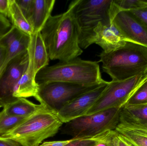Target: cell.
I'll use <instances>...</instances> for the list:
<instances>
[{"mask_svg":"<svg viewBox=\"0 0 147 146\" xmlns=\"http://www.w3.org/2000/svg\"><path fill=\"white\" fill-rule=\"evenodd\" d=\"M75 0L64 13L51 15L40 31L51 60L71 61L83 51L80 46V31L74 12Z\"/></svg>","mask_w":147,"mask_h":146,"instance_id":"cell-1","label":"cell"},{"mask_svg":"<svg viewBox=\"0 0 147 146\" xmlns=\"http://www.w3.org/2000/svg\"><path fill=\"white\" fill-rule=\"evenodd\" d=\"M98 56L103 70L113 81L147 74V48L143 45L127 42L118 49L108 53L102 51Z\"/></svg>","mask_w":147,"mask_h":146,"instance_id":"cell-2","label":"cell"},{"mask_svg":"<svg viewBox=\"0 0 147 146\" xmlns=\"http://www.w3.org/2000/svg\"><path fill=\"white\" fill-rule=\"evenodd\" d=\"M35 80L38 85L59 81L86 86L97 85L106 81L102 78L98 62L78 57L44 68L36 75Z\"/></svg>","mask_w":147,"mask_h":146,"instance_id":"cell-3","label":"cell"},{"mask_svg":"<svg viewBox=\"0 0 147 146\" xmlns=\"http://www.w3.org/2000/svg\"><path fill=\"white\" fill-rule=\"evenodd\" d=\"M40 104L35 113L2 137L10 138L22 146H40L45 140L55 136L63 123L57 111Z\"/></svg>","mask_w":147,"mask_h":146,"instance_id":"cell-4","label":"cell"},{"mask_svg":"<svg viewBox=\"0 0 147 146\" xmlns=\"http://www.w3.org/2000/svg\"><path fill=\"white\" fill-rule=\"evenodd\" d=\"M122 108L108 109L74 119L61 128V133L74 139H87L107 130H115Z\"/></svg>","mask_w":147,"mask_h":146,"instance_id":"cell-5","label":"cell"},{"mask_svg":"<svg viewBox=\"0 0 147 146\" xmlns=\"http://www.w3.org/2000/svg\"><path fill=\"white\" fill-rule=\"evenodd\" d=\"M112 0H75L74 15L80 31V46L86 49L93 31L100 22L112 23L111 5Z\"/></svg>","mask_w":147,"mask_h":146,"instance_id":"cell-6","label":"cell"},{"mask_svg":"<svg viewBox=\"0 0 147 146\" xmlns=\"http://www.w3.org/2000/svg\"><path fill=\"white\" fill-rule=\"evenodd\" d=\"M147 81V74L125 80L109 81L102 93L86 115L112 108L123 107Z\"/></svg>","mask_w":147,"mask_h":146,"instance_id":"cell-7","label":"cell"},{"mask_svg":"<svg viewBox=\"0 0 147 146\" xmlns=\"http://www.w3.org/2000/svg\"><path fill=\"white\" fill-rule=\"evenodd\" d=\"M100 85L86 86L59 81L40 84L34 98L40 103L57 112L80 95Z\"/></svg>","mask_w":147,"mask_h":146,"instance_id":"cell-8","label":"cell"},{"mask_svg":"<svg viewBox=\"0 0 147 146\" xmlns=\"http://www.w3.org/2000/svg\"><path fill=\"white\" fill-rule=\"evenodd\" d=\"M28 51L21 54L7 65L0 75V108L14 101L15 89L27 68Z\"/></svg>","mask_w":147,"mask_h":146,"instance_id":"cell-9","label":"cell"},{"mask_svg":"<svg viewBox=\"0 0 147 146\" xmlns=\"http://www.w3.org/2000/svg\"><path fill=\"white\" fill-rule=\"evenodd\" d=\"M109 81L86 92L71 100L59 110L57 113L63 123L85 115L102 93Z\"/></svg>","mask_w":147,"mask_h":146,"instance_id":"cell-10","label":"cell"},{"mask_svg":"<svg viewBox=\"0 0 147 146\" xmlns=\"http://www.w3.org/2000/svg\"><path fill=\"white\" fill-rule=\"evenodd\" d=\"M112 21L127 42L147 48V29L130 12H118Z\"/></svg>","mask_w":147,"mask_h":146,"instance_id":"cell-11","label":"cell"},{"mask_svg":"<svg viewBox=\"0 0 147 146\" xmlns=\"http://www.w3.org/2000/svg\"><path fill=\"white\" fill-rule=\"evenodd\" d=\"M127 42L113 22H100L94 30L89 45L96 44L102 49L103 52L108 53L123 47Z\"/></svg>","mask_w":147,"mask_h":146,"instance_id":"cell-12","label":"cell"},{"mask_svg":"<svg viewBox=\"0 0 147 146\" xmlns=\"http://www.w3.org/2000/svg\"><path fill=\"white\" fill-rule=\"evenodd\" d=\"M31 36L25 34L14 27L0 38V44L5 46L6 55L0 69V75L9 63L21 54L28 51Z\"/></svg>","mask_w":147,"mask_h":146,"instance_id":"cell-13","label":"cell"},{"mask_svg":"<svg viewBox=\"0 0 147 146\" xmlns=\"http://www.w3.org/2000/svg\"><path fill=\"white\" fill-rule=\"evenodd\" d=\"M119 123L147 133V104L124 105L120 112Z\"/></svg>","mask_w":147,"mask_h":146,"instance_id":"cell-14","label":"cell"},{"mask_svg":"<svg viewBox=\"0 0 147 146\" xmlns=\"http://www.w3.org/2000/svg\"><path fill=\"white\" fill-rule=\"evenodd\" d=\"M55 0H34L29 22L33 28L34 34L39 32L51 15Z\"/></svg>","mask_w":147,"mask_h":146,"instance_id":"cell-15","label":"cell"},{"mask_svg":"<svg viewBox=\"0 0 147 146\" xmlns=\"http://www.w3.org/2000/svg\"><path fill=\"white\" fill-rule=\"evenodd\" d=\"M28 50L32 56L36 74L42 69L48 66L50 59L40 32L31 36Z\"/></svg>","mask_w":147,"mask_h":146,"instance_id":"cell-16","label":"cell"},{"mask_svg":"<svg viewBox=\"0 0 147 146\" xmlns=\"http://www.w3.org/2000/svg\"><path fill=\"white\" fill-rule=\"evenodd\" d=\"M40 106L25 98H18L3 106L2 110L7 115L19 117H29L35 113Z\"/></svg>","mask_w":147,"mask_h":146,"instance_id":"cell-17","label":"cell"},{"mask_svg":"<svg viewBox=\"0 0 147 146\" xmlns=\"http://www.w3.org/2000/svg\"><path fill=\"white\" fill-rule=\"evenodd\" d=\"M8 18L13 26L29 36L34 34L31 23L22 12L16 0H9Z\"/></svg>","mask_w":147,"mask_h":146,"instance_id":"cell-18","label":"cell"},{"mask_svg":"<svg viewBox=\"0 0 147 146\" xmlns=\"http://www.w3.org/2000/svg\"><path fill=\"white\" fill-rule=\"evenodd\" d=\"M115 131L121 135L129 146H147V133L118 123Z\"/></svg>","mask_w":147,"mask_h":146,"instance_id":"cell-19","label":"cell"},{"mask_svg":"<svg viewBox=\"0 0 147 146\" xmlns=\"http://www.w3.org/2000/svg\"><path fill=\"white\" fill-rule=\"evenodd\" d=\"M147 7V1L144 0H112L110 7L111 16L114 18L121 11H130Z\"/></svg>","mask_w":147,"mask_h":146,"instance_id":"cell-20","label":"cell"},{"mask_svg":"<svg viewBox=\"0 0 147 146\" xmlns=\"http://www.w3.org/2000/svg\"><path fill=\"white\" fill-rule=\"evenodd\" d=\"M26 118L8 115L2 110L0 112V136H3L15 128Z\"/></svg>","mask_w":147,"mask_h":146,"instance_id":"cell-21","label":"cell"},{"mask_svg":"<svg viewBox=\"0 0 147 146\" xmlns=\"http://www.w3.org/2000/svg\"><path fill=\"white\" fill-rule=\"evenodd\" d=\"M115 130H107L96 135L95 142L91 146H115Z\"/></svg>","mask_w":147,"mask_h":146,"instance_id":"cell-22","label":"cell"},{"mask_svg":"<svg viewBox=\"0 0 147 146\" xmlns=\"http://www.w3.org/2000/svg\"><path fill=\"white\" fill-rule=\"evenodd\" d=\"M147 104V81L131 97L125 105H141Z\"/></svg>","mask_w":147,"mask_h":146,"instance_id":"cell-23","label":"cell"},{"mask_svg":"<svg viewBox=\"0 0 147 146\" xmlns=\"http://www.w3.org/2000/svg\"><path fill=\"white\" fill-rule=\"evenodd\" d=\"M16 1L25 17L29 21L32 12L34 0H16Z\"/></svg>","mask_w":147,"mask_h":146,"instance_id":"cell-24","label":"cell"},{"mask_svg":"<svg viewBox=\"0 0 147 146\" xmlns=\"http://www.w3.org/2000/svg\"><path fill=\"white\" fill-rule=\"evenodd\" d=\"M129 12L147 29V7Z\"/></svg>","mask_w":147,"mask_h":146,"instance_id":"cell-25","label":"cell"},{"mask_svg":"<svg viewBox=\"0 0 147 146\" xmlns=\"http://www.w3.org/2000/svg\"><path fill=\"white\" fill-rule=\"evenodd\" d=\"M13 25L8 18L0 14V38L8 32Z\"/></svg>","mask_w":147,"mask_h":146,"instance_id":"cell-26","label":"cell"},{"mask_svg":"<svg viewBox=\"0 0 147 146\" xmlns=\"http://www.w3.org/2000/svg\"><path fill=\"white\" fill-rule=\"evenodd\" d=\"M95 136L87 139L72 138L71 141L64 146H91L95 142Z\"/></svg>","mask_w":147,"mask_h":146,"instance_id":"cell-27","label":"cell"},{"mask_svg":"<svg viewBox=\"0 0 147 146\" xmlns=\"http://www.w3.org/2000/svg\"><path fill=\"white\" fill-rule=\"evenodd\" d=\"M9 0H0V14L9 17Z\"/></svg>","mask_w":147,"mask_h":146,"instance_id":"cell-28","label":"cell"},{"mask_svg":"<svg viewBox=\"0 0 147 146\" xmlns=\"http://www.w3.org/2000/svg\"><path fill=\"white\" fill-rule=\"evenodd\" d=\"M0 146H22L18 142L8 137L0 136Z\"/></svg>","mask_w":147,"mask_h":146,"instance_id":"cell-29","label":"cell"},{"mask_svg":"<svg viewBox=\"0 0 147 146\" xmlns=\"http://www.w3.org/2000/svg\"><path fill=\"white\" fill-rule=\"evenodd\" d=\"M72 140L58 141H45L42 143L40 146H64L69 144Z\"/></svg>","mask_w":147,"mask_h":146,"instance_id":"cell-30","label":"cell"},{"mask_svg":"<svg viewBox=\"0 0 147 146\" xmlns=\"http://www.w3.org/2000/svg\"><path fill=\"white\" fill-rule=\"evenodd\" d=\"M114 140L115 146H129L128 144L122 137L121 135L119 134L116 131Z\"/></svg>","mask_w":147,"mask_h":146,"instance_id":"cell-31","label":"cell"},{"mask_svg":"<svg viewBox=\"0 0 147 146\" xmlns=\"http://www.w3.org/2000/svg\"><path fill=\"white\" fill-rule=\"evenodd\" d=\"M6 55V49L5 46L0 44V69L1 68Z\"/></svg>","mask_w":147,"mask_h":146,"instance_id":"cell-32","label":"cell"}]
</instances>
